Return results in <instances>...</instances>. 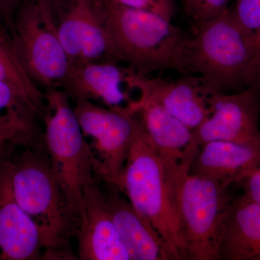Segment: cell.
<instances>
[{"label":"cell","instance_id":"cell-1","mask_svg":"<svg viewBox=\"0 0 260 260\" xmlns=\"http://www.w3.org/2000/svg\"><path fill=\"white\" fill-rule=\"evenodd\" d=\"M196 73L212 94L260 92V44L228 9L194 25L185 56V75Z\"/></svg>","mask_w":260,"mask_h":260},{"label":"cell","instance_id":"cell-2","mask_svg":"<svg viewBox=\"0 0 260 260\" xmlns=\"http://www.w3.org/2000/svg\"><path fill=\"white\" fill-rule=\"evenodd\" d=\"M10 178L15 200L35 223L42 259H78L72 250L80 219L51 170L45 145L23 148L10 156Z\"/></svg>","mask_w":260,"mask_h":260},{"label":"cell","instance_id":"cell-3","mask_svg":"<svg viewBox=\"0 0 260 260\" xmlns=\"http://www.w3.org/2000/svg\"><path fill=\"white\" fill-rule=\"evenodd\" d=\"M104 3L113 60L142 76L165 70L185 74L184 30L151 12Z\"/></svg>","mask_w":260,"mask_h":260},{"label":"cell","instance_id":"cell-4","mask_svg":"<svg viewBox=\"0 0 260 260\" xmlns=\"http://www.w3.org/2000/svg\"><path fill=\"white\" fill-rule=\"evenodd\" d=\"M117 187L160 234L172 260L189 259L167 170L136 114L129 154Z\"/></svg>","mask_w":260,"mask_h":260},{"label":"cell","instance_id":"cell-5","mask_svg":"<svg viewBox=\"0 0 260 260\" xmlns=\"http://www.w3.org/2000/svg\"><path fill=\"white\" fill-rule=\"evenodd\" d=\"M44 91L47 104L42 120L44 142L51 170L80 219L84 191L95 178L90 149L69 94L60 88Z\"/></svg>","mask_w":260,"mask_h":260},{"label":"cell","instance_id":"cell-6","mask_svg":"<svg viewBox=\"0 0 260 260\" xmlns=\"http://www.w3.org/2000/svg\"><path fill=\"white\" fill-rule=\"evenodd\" d=\"M229 186L205 176L185 174L174 190L189 259L220 260L234 202Z\"/></svg>","mask_w":260,"mask_h":260},{"label":"cell","instance_id":"cell-7","mask_svg":"<svg viewBox=\"0 0 260 260\" xmlns=\"http://www.w3.org/2000/svg\"><path fill=\"white\" fill-rule=\"evenodd\" d=\"M9 32L19 60L32 82L43 90L61 88L70 62L54 17L35 2L23 0Z\"/></svg>","mask_w":260,"mask_h":260},{"label":"cell","instance_id":"cell-8","mask_svg":"<svg viewBox=\"0 0 260 260\" xmlns=\"http://www.w3.org/2000/svg\"><path fill=\"white\" fill-rule=\"evenodd\" d=\"M73 102L90 149L94 175L104 184L117 186L129 154L135 114L117 112L86 99Z\"/></svg>","mask_w":260,"mask_h":260},{"label":"cell","instance_id":"cell-9","mask_svg":"<svg viewBox=\"0 0 260 260\" xmlns=\"http://www.w3.org/2000/svg\"><path fill=\"white\" fill-rule=\"evenodd\" d=\"M54 20L70 66L114 61L103 0H68Z\"/></svg>","mask_w":260,"mask_h":260},{"label":"cell","instance_id":"cell-10","mask_svg":"<svg viewBox=\"0 0 260 260\" xmlns=\"http://www.w3.org/2000/svg\"><path fill=\"white\" fill-rule=\"evenodd\" d=\"M153 141L167 170L173 191L190 172L200 147L194 131L155 103L138 97L131 107Z\"/></svg>","mask_w":260,"mask_h":260},{"label":"cell","instance_id":"cell-11","mask_svg":"<svg viewBox=\"0 0 260 260\" xmlns=\"http://www.w3.org/2000/svg\"><path fill=\"white\" fill-rule=\"evenodd\" d=\"M259 92L246 89L233 94L218 93L210 98L211 114L194 131L200 147L210 141L259 144Z\"/></svg>","mask_w":260,"mask_h":260},{"label":"cell","instance_id":"cell-12","mask_svg":"<svg viewBox=\"0 0 260 260\" xmlns=\"http://www.w3.org/2000/svg\"><path fill=\"white\" fill-rule=\"evenodd\" d=\"M130 88L139 97L158 104L190 129H197L211 114L212 94L199 76L186 75L178 80L142 76L131 69Z\"/></svg>","mask_w":260,"mask_h":260},{"label":"cell","instance_id":"cell-13","mask_svg":"<svg viewBox=\"0 0 260 260\" xmlns=\"http://www.w3.org/2000/svg\"><path fill=\"white\" fill-rule=\"evenodd\" d=\"M129 68L114 61H92L70 66L61 88L72 101L86 99L117 112H131L135 99L128 83Z\"/></svg>","mask_w":260,"mask_h":260},{"label":"cell","instance_id":"cell-14","mask_svg":"<svg viewBox=\"0 0 260 260\" xmlns=\"http://www.w3.org/2000/svg\"><path fill=\"white\" fill-rule=\"evenodd\" d=\"M75 237L78 259L131 260L106 206L102 181L96 177L84 191Z\"/></svg>","mask_w":260,"mask_h":260},{"label":"cell","instance_id":"cell-15","mask_svg":"<svg viewBox=\"0 0 260 260\" xmlns=\"http://www.w3.org/2000/svg\"><path fill=\"white\" fill-rule=\"evenodd\" d=\"M13 151L0 157V260L42 259L39 229L13 193L10 178Z\"/></svg>","mask_w":260,"mask_h":260},{"label":"cell","instance_id":"cell-16","mask_svg":"<svg viewBox=\"0 0 260 260\" xmlns=\"http://www.w3.org/2000/svg\"><path fill=\"white\" fill-rule=\"evenodd\" d=\"M103 194L131 260H172L166 242L152 223L138 211L117 186L104 184Z\"/></svg>","mask_w":260,"mask_h":260},{"label":"cell","instance_id":"cell-17","mask_svg":"<svg viewBox=\"0 0 260 260\" xmlns=\"http://www.w3.org/2000/svg\"><path fill=\"white\" fill-rule=\"evenodd\" d=\"M260 162L259 144L210 141L200 147L190 172L215 179L224 185L242 184Z\"/></svg>","mask_w":260,"mask_h":260},{"label":"cell","instance_id":"cell-18","mask_svg":"<svg viewBox=\"0 0 260 260\" xmlns=\"http://www.w3.org/2000/svg\"><path fill=\"white\" fill-rule=\"evenodd\" d=\"M220 260H260V203L244 195L234 202L222 239Z\"/></svg>","mask_w":260,"mask_h":260},{"label":"cell","instance_id":"cell-19","mask_svg":"<svg viewBox=\"0 0 260 260\" xmlns=\"http://www.w3.org/2000/svg\"><path fill=\"white\" fill-rule=\"evenodd\" d=\"M42 116L8 84L0 80V129L19 148L44 145Z\"/></svg>","mask_w":260,"mask_h":260},{"label":"cell","instance_id":"cell-20","mask_svg":"<svg viewBox=\"0 0 260 260\" xmlns=\"http://www.w3.org/2000/svg\"><path fill=\"white\" fill-rule=\"evenodd\" d=\"M0 80L14 88L44 117L45 94L27 74L15 52L10 32L0 23Z\"/></svg>","mask_w":260,"mask_h":260},{"label":"cell","instance_id":"cell-21","mask_svg":"<svg viewBox=\"0 0 260 260\" xmlns=\"http://www.w3.org/2000/svg\"><path fill=\"white\" fill-rule=\"evenodd\" d=\"M232 14L260 44V0H235Z\"/></svg>","mask_w":260,"mask_h":260},{"label":"cell","instance_id":"cell-22","mask_svg":"<svg viewBox=\"0 0 260 260\" xmlns=\"http://www.w3.org/2000/svg\"><path fill=\"white\" fill-rule=\"evenodd\" d=\"M230 0H182L184 10L194 22L200 25L229 9Z\"/></svg>","mask_w":260,"mask_h":260},{"label":"cell","instance_id":"cell-23","mask_svg":"<svg viewBox=\"0 0 260 260\" xmlns=\"http://www.w3.org/2000/svg\"><path fill=\"white\" fill-rule=\"evenodd\" d=\"M107 4L146 10L172 20L175 13V0H104Z\"/></svg>","mask_w":260,"mask_h":260},{"label":"cell","instance_id":"cell-24","mask_svg":"<svg viewBox=\"0 0 260 260\" xmlns=\"http://www.w3.org/2000/svg\"><path fill=\"white\" fill-rule=\"evenodd\" d=\"M242 184L244 187V196L251 201L260 203V162Z\"/></svg>","mask_w":260,"mask_h":260},{"label":"cell","instance_id":"cell-25","mask_svg":"<svg viewBox=\"0 0 260 260\" xmlns=\"http://www.w3.org/2000/svg\"><path fill=\"white\" fill-rule=\"evenodd\" d=\"M23 0H0V23L10 30Z\"/></svg>","mask_w":260,"mask_h":260},{"label":"cell","instance_id":"cell-26","mask_svg":"<svg viewBox=\"0 0 260 260\" xmlns=\"http://www.w3.org/2000/svg\"><path fill=\"white\" fill-rule=\"evenodd\" d=\"M32 1L35 2L43 11L49 13L55 18L56 15L60 11L68 0H32Z\"/></svg>","mask_w":260,"mask_h":260},{"label":"cell","instance_id":"cell-27","mask_svg":"<svg viewBox=\"0 0 260 260\" xmlns=\"http://www.w3.org/2000/svg\"><path fill=\"white\" fill-rule=\"evenodd\" d=\"M18 147L12 143L8 137L0 129V157L13 151Z\"/></svg>","mask_w":260,"mask_h":260}]
</instances>
